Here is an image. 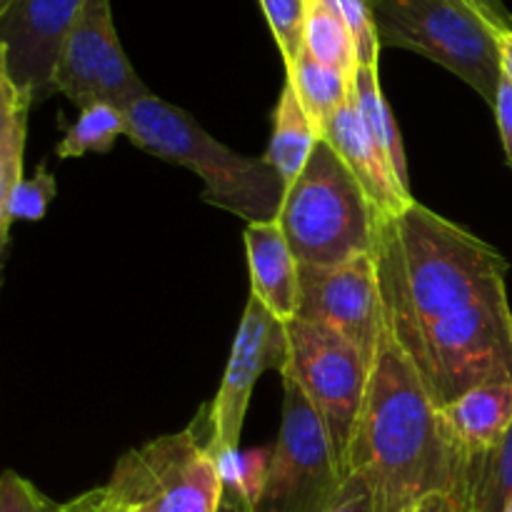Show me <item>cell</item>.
I'll return each instance as SVG.
<instances>
[{"label": "cell", "mask_w": 512, "mask_h": 512, "mask_svg": "<svg viewBox=\"0 0 512 512\" xmlns=\"http://www.w3.org/2000/svg\"><path fill=\"white\" fill-rule=\"evenodd\" d=\"M350 473L368 483L375 512H405L428 495L455 490V458L443 440L438 405L385 325L345 458Z\"/></svg>", "instance_id": "1"}, {"label": "cell", "mask_w": 512, "mask_h": 512, "mask_svg": "<svg viewBox=\"0 0 512 512\" xmlns=\"http://www.w3.org/2000/svg\"><path fill=\"white\" fill-rule=\"evenodd\" d=\"M373 255L385 328L403 348L435 320L503 288L508 275L493 245L418 200L398 218L378 220Z\"/></svg>", "instance_id": "2"}, {"label": "cell", "mask_w": 512, "mask_h": 512, "mask_svg": "<svg viewBox=\"0 0 512 512\" xmlns=\"http://www.w3.org/2000/svg\"><path fill=\"white\" fill-rule=\"evenodd\" d=\"M128 135L135 148L190 168L203 180L200 200L245 218L248 223L275 220L288 188L265 158H248L195 123L188 110L145 95L125 110Z\"/></svg>", "instance_id": "3"}, {"label": "cell", "mask_w": 512, "mask_h": 512, "mask_svg": "<svg viewBox=\"0 0 512 512\" xmlns=\"http://www.w3.org/2000/svg\"><path fill=\"white\" fill-rule=\"evenodd\" d=\"M380 45L443 65L495 105L503 83V28L470 0H370Z\"/></svg>", "instance_id": "4"}, {"label": "cell", "mask_w": 512, "mask_h": 512, "mask_svg": "<svg viewBox=\"0 0 512 512\" xmlns=\"http://www.w3.org/2000/svg\"><path fill=\"white\" fill-rule=\"evenodd\" d=\"M278 218L303 265L348 263L375 250L378 215L325 140H318L305 170L285 193Z\"/></svg>", "instance_id": "5"}, {"label": "cell", "mask_w": 512, "mask_h": 512, "mask_svg": "<svg viewBox=\"0 0 512 512\" xmlns=\"http://www.w3.org/2000/svg\"><path fill=\"white\" fill-rule=\"evenodd\" d=\"M405 353L438 408L485 383L512 380V310L508 288L435 320Z\"/></svg>", "instance_id": "6"}, {"label": "cell", "mask_w": 512, "mask_h": 512, "mask_svg": "<svg viewBox=\"0 0 512 512\" xmlns=\"http://www.w3.org/2000/svg\"><path fill=\"white\" fill-rule=\"evenodd\" d=\"M285 338L288 360L280 378L293 380L318 410L345 475L350 438L368 388L370 358L345 335L303 318L285 323Z\"/></svg>", "instance_id": "7"}, {"label": "cell", "mask_w": 512, "mask_h": 512, "mask_svg": "<svg viewBox=\"0 0 512 512\" xmlns=\"http://www.w3.org/2000/svg\"><path fill=\"white\" fill-rule=\"evenodd\" d=\"M345 475L318 410L283 378V420L255 512H323Z\"/></svg>", "instance_id": "8"}, {"label": "cell", "mask_w": 512, "mask_h": 512, "mask_svg": "<svg viewBox=\"0 0 512 512\" xmlns=\"http://www.w3.org/2000/svg\"><path fill=\"white\" fill-rule=\"evenodd\" d=\"M110 485L150 512H218L225 490L218 460L193 428L128 450Z\"/></svg>", "instance_id": "9"}, {"label": "cell", "mask_w": 512, "mask_h": 512, "mask_svg": "<svg viewBox=\"0 0 512 512\" xmlns=\"http://www.w3.org/2000/svg\"><path fill=\"white\" fill-rule=\"evenodd\" d=\"M55 93H63L78 110L93 103H113L128 110L150 95L120 45L110 0H85L60 48Z\"/></svg>", "instance_id": "10"}, {"label": "cell", "mask_w": 512, "mask_h": 512, "mask_svg": "<svg viewBox=\"0 0 512 512\" xmlns=\"http://www.w3.org/2000/svg\"><path fill=\"white\" fill-rule=\"evenodd\" d=\"M285 360H288L285 323H280L258 298L250 295L238 333H235L223 383H220L213 405L208 408V453L215 460H225L238 453L255 383L265 370L283 373Z\"/></svg>", "instance_id": "11"}, {"label": "cell", "mask_w": 512, "mask_h": 512, "mask_svg": "<svg viewBox=\"0 0 512 512\" xmlns=\"http://www.w3.org/2000/svg\"><path fill=\"white\" fill-rule=\"evenodd\" d=\"M298 318L320 323L353 340L373 363L383 335L385 313L375 255H360L338 265L300 263Z\"/></svg>", "instance_id": "12"}, {"label": "cell", "mask_w": 512, "mask_h": 512, "mask_svg": "<svg viewBox=\"0 0 512 512\" xmlns=\"http://www.w3.org/2000/svg\"><path fill=\"white\" fill-rule=\"evenodd\" d=\"M85 0H13L0 10V73L33 105L55 95L60 48Z\"/></svg>", "instance_id": "13"}, {"label": "cell", "mask_w": 512, "mask_h": 512, "mask_svg": "<svg viewBox=\"0 0 512 512\" xmlns=\"http://www.w3.org/2000/svg\"><path fill=\"white\" fill-rule=\"evenodd\" d=\"M320 140H325L338 153L350 175L358 180L378 220L398 218L415 203L410 185L400 180L398 170L393 168L388 155L380 150L373 135L368 133L353 100L330 118Z\"/></svg>", "instance_id": "14"}, {"label": "cell", "mask_w": 512, "mask_h": 512, "mask_svg": "<svg viewBox=\"0 0 512 512\" xmlns=\"http://www.w3.org/2000/svg\"><path fill=\"white\" fill-rule=\"evenodd\" d=\"M440 430L458 463L473 460L503 443L512 428V380L485 383L438 408Z\"/></svg>", "instance_id": "15"}, {"label": "cell", "mask_w": 512, "mask_h": 512, "mask_svg": "<svg viewBox=\"0 0 512 512\" xmlns=\"http://www.w3.org/2000/svg\"><path fill=\"white\" fill-rule=\"evenodd\" d=\"M243 238L250 265V295L280 323H290L300 310V263L285 238L280 218L248 223Z\"/></svg>", "instance_id": "16"}, {"label": "cell", "mask_w": 512, "mask_h": 512, "mask_svg": "<svg viewBox=\"0 0 512 512\" xmlns=\"http://www.w3.org/2000/svg\"><path fill=\"white\" fill-rule=\"evenodd\" d=\"M318 140L320 135L313 120L300 105L293 85L285 80V88L280 90L278 105L273 110V133H270L265 160L273 165L288 190L293 188V183L305 170Z\"/></svg>", "instance_id": "17"}, {"label": "cell", "mask_w": 512, "mask_h": 512, "mask_svg": "<svg viewBox=\"0 0 512 512\" xmlns=\"http://www.w3.org/2000/svg\"><path fill=\"white\" fill-rule=\"evenodd\" d=\"M453 498L460 512H505L512 500V428L493 450L458 463Z\"/></svg>", "instance_id": "18"}, {"label": "cell", "mask_w": 512, "mask_h": 512, "mask_svg": "<svg viewBox=\"0 0 512 512\" xmlns=\"http://www.w3.org/2000/svg\"><path fill=\"white\" fill-rule=\"evenodd\" d=\"M285 70H288V83L293 85L300 105L305 108L308 118L313 120L320 138H323V130L325 125L330 123V118H333L343 105H348L350 100H353L355 78L318 63V60H315L313 55L305 53V50L300 53V58Z\"/></svg>", "instance_id": "19"}, {"label": "cell", "mask_w": 512, "mask_h": 512, "mask_svg": "<svg viewBox=\"0 0 512 512\" xmlns=\"http://www.w3.org/2000/svg\"><path fill=\"white\" fill-rule=\"evenodd\" d=\"M353 103L355 108H358L368 133L373 135L375 143L380 145V150L388 155L393 168L398 170L400 180H403L405 185H410L403 135H400L393 113H390V105L388 100H385L383 88H380L378 68H360L358 73H355Z\"/></svg>", "instance_id": "20"}, {"label": "cell", "mask_w": 512, "mask_h": 512, "mask_svg": "<svg viewBox=\"0 0 512 512\" xmlns=\"http://www.w3.org/2000/svg\"><path fill=\"white\" fill-rule=\"evenodd\" d=\"M33 100L0 73V203L23 178V153L28 138V113Z\"/></svg>", "instance_id": "21"}, {"label": "cell", "mask_w": 512, "mask_h": 512, "mask_svg": "<svg viewBox=\"0 0 512 512\" xmlns=\"http://www.w3.org/2000/svg\"><path fill=\"white\" fill-rule=\"evenodd\" d=\"M303 50L313 55L318 63L355 78L360 70L358 48L350 35L348 25L335 15L330 5L323 0H308V15H305Z\"/></svg>", "instance_id": "22"}, {"label": "cell", "mask_w": 512, "mask_h": 512, "mask_svg": "<svg viewBox=\"0 0 512 512\" xmlns=\"http://www.w3.org/2000/svg\"><path fill=\"white\" fill-rule=\"evenodd\" d=\"M120 135H128V118L123 108L113 103L85 105L78 120L65 130L55 155L60 160H70L83 158L85 153H110Z\"/></svg>", "instance_id": "23"}, {"label": "cell", "mask_w": 512, "mask_h": 512, "mask_svg": "<svg viewBox=\"0 0 512 512\" xmlns=\"http://www.w3.org/2000/svg\"><path fill=\"white\" fill-rule=\"evenodd\" d=\"M55 193H58V183L45 165H38L33 178H25L15 185L13 193L0 203V243H3V250L10 243L13 223H18V220L35 223V220L43 218L48 213V205L53 203Z\"/></svg>", "instance_id": "24"}, {"label": "cell", "mask_w": 512, "mask_h": 512, "mask_svg": "<svg viewBox=\"0 0 512 512\" xmlns=\"http://www.w3.org/2000/svg\"><path fill=\"white\" fill-rule=\"evenodd\" d=\"M270 30L275 35L285 68L295 63L303 53V30L308 15V0H260Z\"/></svg>", "instance_id": "25"}, {"label": "cell", "mask_w": 512, "mask_h": 512, "mask_svg": "<svg viewBox=\"0 0 512 512\" xmlns=\"http://www.w3.org/2000/svg\"><path fill=\"white\" fill-rule=\"evenodd\" d=\"M323 3L330 5L335 15L348 25L355 48H358L360 68H378L383 45H380L378 28H375V18L368 0H323Z\"/></svg>", "instance_id": "26"}, {"label": "cell", "mask_w": 512, "mask_h": 512, "mask_svg": "<svg viewBox=\"0 0 512 512\" xmlns=\"http://www.w3.org/2000/svg\"><path fill=\"white\" fill-rule=\"evenodd\" d=\"M270 458H273V448L263 450H245V453H235L230 458L218 460L223 480L235 483L250 500H258L260 490H263L265 478L270 470Z\"/></svg>", "instance_id": "27"}, {"label": "cell", "mask_w": 512, "mask_h": 512, "mask_svg": "<svg viewBox=\"0 0 512 512\" xmlns=\"http://www.w3.org/2000/svg\"><path fill=\"white\" fill-rule=\"evenodd\" d=\"M0 512H60V505L40 493L30 480L5 470L0 478Z\"/></svg>", "instance_id": "28"}, {"label": "cell", "mask_w": 512, "mask_h": 512, "mask_svg": "<svg viewBox=\"0 0 512 512\" xmlns=\"http://www.w3.org/2000/svg\"><path fill=\"white\" fill-rule=\"evenodd\" d=\"M60 512H130V500L108 483L60 505Z\"/></svg>", "instance_id": "29"}, {"label": "cell", "mask_w": 512, "mask_h": 512, "mask_svg": "<svg viewBox=\"0 0 512 512\" xmlns=\"http://www.w3.org/2000/svg\"><path fill=\"white\" fill-rule=\"evenodd\" d=\"M323 512H375L373 493H370L368 483H365L360 475L350 473L348 478L343 480V485H340L333 503H330Z\"/></svg>", "instance_id": "30"}, {"label": "cell", "mask_w": 512, "mask_h": 512, "mask_svg": "<svg viewBox=\"0 0 512 512\" xmlns=\"http://www.w3.org/2000/svg\"><path fill=\"white\" fill-rule=\"evenodd\" d=\"M495 120H498L500 140H503L505 158H508L512 168V83L508 75H503V83H500L498 98H495Z\"/></svg>", "instance_id": "31"}, {"label": "cell", "mask_w": 512, "mask_h": 512, "mask_svg": "<svg viewBox=\"0 0 512 512\" xmlns=\"http://www.w3.org/2000/svg\"><path fill=\"white\" fill-rule=\"evenodd\" d=\"M218 512H255L253 500L243 493L235 483H228L225 480V490H223V500H220Z\"/></svg>", "instance_id": "32"}, {"label": "cell", "mask_w": 512, "mask_h": 512, "mask_svg": "<svg viewBox=\"0 0 512 512\" xmlns=\"http://www.w3.org/2000/svg\"><path fill=\"white\" fill-rule=\"evenodd\" d=\"M405 512H460L458 500L448 493H433Z\"/></svg>", "instance_id": "33"}, {"label": "cell", "mask_w": 512, "mask_h": 512, "mask_svg": "<svg viewBox=\"0 0 512 512\" xmlns=\"http://www.w3.org/2000/svg\"><path fill=\"white\" fill-rule=\"evenodd\" d=\"M368 3H370V0H368ZM470 3H475V5H478V8H483L485 13H488L490 18L498 20V23L503 25V28L512 30V18H510V13H508V10H505V5L500 3V0H470Z\"/></svg>", "instance_id": "34"}, {"label": "cell", "mask_w": 512, "mask_h": 512, "mask_svg": "<svg viewBox=\"0 0 512 512\" xmlns=\"http://www.w3.org/2000/svg\"><path fill=\"white\" fill-rule=\"evenodd\" d=\"M503 68L512 83V33L503 35Z\"/></svg>", "instance_id": "35"}, {"label": "cell", "mask_w": 512, "mask_h": 512, "mask_svg": "<svg viewBox=\"0 0 512 512\" xmlns=\"http://www.w3.org/2000/svg\"><path fill=\"white\" fill-rule=\"evenodd\" d=\"M130 512H150V510L143 508V505H138V503H130Z\"/></svg>", "instance_id": "36"}, {"label": "cell", "mask_w": 512, "mask_h": 512, "mask_svg": "<svg viewBox=\"0 0 512 512\" xmlns=\"http://www.w3.org/2000/svg\"><path fill=\"white\" fill-rule=\"evenodd\" d=\"M10 3H13V0H0V10H3V8H8Z\"/></svg>", "instance_id": "37"}, {"label": "cell", "mask_w": 512, "mask_h": 512, "mask_svg": "<svg viewBox=\"0 0 512 512\" xmlns=\"http://www.w3.org/2000/svg\"><path fill=\"white\" fill-rule=\"evenodd\" d=\"M505 512H512V500L508 503V508H505Z\"/></svg>", "instance_id": "38"}]
</instances>
